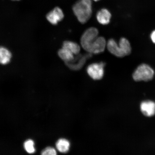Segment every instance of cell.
Here are the masks:
<instances>
[{"instance_id":"15","label":"cell","mask_w":155,"mask_h":155,"mask_svg":"<svg viewBox=\"0 0 155 155\" xmlns=\"http://www.w3.org/2000/svg\"><path fill=\"white\" fill-rule=\"evenodd\" d=\"M35 143L31 139H28L25 141L24 143V148L27 152L29 154H33L35 152Z\"/></svg>"},{"instance_id":"12","label":"cell","mask_w":155,"mask_h":155,"mask_svg":"<svg viewBox=\"0 0 155 155\" xmlns=\"http://www.w3.org/2000/svg\"><path fill=\"white\" fill-rule=\"evenodd\" d=\"M62 48L69 50L74 55H77L80 51V46L76 42L70 41H65L63 42Z\"/></svg>"},{"instance_id":"3","label":"cell","mask_w":155,"mask_h":155,"mask_svg":"<svg viewBox=\"0 0 155 155\" xmlns=\"http://www.w3.org/2000/svg\"><path fill=\"white\" fill-rule=\"evenodd\" d=\"M154 71L150 66L142 64L135 70L133 75V78L136 81H148L153 79Z\"/></svg>"},{"instance_id":"2","label":"cell","mask_w":155,"mask_h":155,"mask_svg":"<svg viewBox=\"0 0 155 155\" xmlns=\"http://www.w3.org/2000/svg\"><path fill=\"white\" fill-rule=\"evenodd\" d=\"M107 47L110 53L116 57H123L129 55L131 47L129 41L125 38H121L118 45L113 39H110L107 43Z\"/></svg>"},{"instance_id":"19","label":"cell","mask_w":155,"mask_h":155,"mask_svg":"<svg viewBox=\"0 0 155 155\" xmlns=\"http://www.w3.org/2000/svg\"><path fill=\"white\" fill-rule=\"evenodd\" d=\"M12 1H20V0H12Z\"/></svg>"},{"instance_id":"10","label":"cell","mask_w":155,"mask_h":155,"mask_svg":"<svg viewBox=\"0 0 155 155\" xmlns=\"http://www.w3.org/2000/svg\"><path fill=\"white\" fill-rule=\"evenodd\" d=\"M12 58V54L10 50L5 46H0V65H8Z\"/></svg>"},{"instance_id":"7","label":"cell","mask_w":155,"mask_h":155,"mask_svg":"<svg viewBox=\"0 0 155 155\" xmlns=\"http://www.w3.org/2000/svg\"><path fill=\"white\" fill-rule=\"evenodd\" d=\"M64 17L63 11L61 8L56 7L48 12L46 15V18L50 24L54 25L62 20Z\"/></svg>"},{"instance_id":"18","label":"cell","mask_w":155,"mask_h":155,"mask_svg":"<svg viewBox=\"0 0 155 155\" xmlns=\"http://www.w3.org/2000/svg\"><path fill=\"white\" fill-rule=\"evenodd\" d=\"M91 1H92L97 2H98V1H101V0H91Z\"/></svg>"},{"instance_id":"8","label":"cell","mask_w":155,"mask_h":155,"mask_svg":"<svg viewBox=\"0 0 155 155\" xmlns=\"http://www.w3.org/2000/svg\"><path fill=\"white\" fill-rule=\"evenodd\" d=\"M106 45L105 38L102 37H98L91 46L90 53L96 54L102 53L104 51Z\"/></svg>"},{"instance_id":"14","label":"cell","mask_w":155,"mask_h":155,"mask_svg":"<svg viewBox=\"0 0 155 155\" xmlns=\"http://www.w3.org/2000/svg\"><path fill=\"white\" fill-rule=\"evenodd\" d=\"M70 144L66 139H61L58 140L56 143V147L58 151L62 153H67L68 152Z\"/></svg>"},{"instance_id":"4","label":"cell","mask_w":155,"mask_h":155,"mask_svg":"<svg viewBox=\"0 0 155 155\" xmlns=\"http://www.w3.org/2000/svg\"><path fill=\"white\" fill-rule=\"evenodd\" d=\"M98 31L97 29L92 27L87 29L81 37V42L83 49L90 53L91 46L98 37Z\"/></svg>"},{"instance_id":"16","label":"cell","mask_w":155,"mask_h":155,"mask_svg":"<svg viewBox=\"0 0 155 155\" xmlns=\"http://www.w3.org/2000/svg\"><path fill=\"white\" fill-rule=\"evenodd\" d=\"M56 150L52 147H48L44 149L41 152L42 155H57Z\"/></svg>"},{"instance_id":"5","label":"cell","mask_w":155,"mask_h":155,"mask_svg":"<svg viewBox=\"0 0 155 155\" xmlns=\"http://www.w3.org/2000/svg\"><path fill=\"white\" fill-rule=\"evenodd\" d=\"M105 65L102 62L91 64L87 68V73L94 80H100L104 76Z\"/></svg>"},{"instance_id":"11","label":"cell","mask_w":155,"mask_h":155,"mask_svg":"<svg viewBox=\"0 0 155 155\" xmlns=\"http://www.w3.org/2000/svg\"><path fill=\"white\" fill-rule=\"evenodd\" d=\"M111 14L107 9L103 8L99 10L96 14V18L98 22L102 25H107L110 22Z\"/></svg>"},{"instance_id":"17","label":"cell","mask_w":155,"mask_h":155,"mask_svg":"<svg viewBox=\"0 0 155 155\" xmlns=\"http://www.w3.org/2000/svg\"><path fill=\"white\" fill-rule=\"evenodd\" d=\"M150 38L153 42L155 44V30L153 31L151 34Z\"/></svg>"},{"instance_id":"13","label":"cell","mask_w":155,"mask_h":155,"mask_svg":"<svg viewBox=\"0 0 155 155\" xmlns=\"http://www.w3.org/2000/svg\"><path fill=\"white\" fill-rule=\"evenodd\" d=\"M58 55L61 59L65 63L70 62L74 59V54L69 50L63 48L60 49L58 51Z\"/></svg>"},{"instance_id":"9","label":"cell","mask_w":155,"mask_h":155,"mask_svg":"<svg viewBox=\"0 0 155 155\" xmlns=\"http://www.w3.org/2000/svg\"><path fill=\"white\" fill-rule=\"evenodd\" d=\"M140 110L144 115L152 117L155 114V103L151 101H143L140 104Z\"/></svg>"},{"instance_id":"6","label":"cell","mask_w":155,"mask_h":155,"mask_svg":"<svg viewBox=\"0 0 155 155\" xmlns=\"http://www.w3.org/2000/svg\"><path fill=\"white\" fill-rule=\"evenodd\" d=\"M92 54L90 53L81 55L78 54L73 61L65 63L66 65L70 69L74 71H77L82 68L86 63L87 60L92 57Z\"/></svg>"},{"instance_id":"1","label":"cell","mask_w":155,"mask_h":155,"mask_svg":"<svg viewBox=\"0 0 155 155\" xmlns=\"http://www.w3.org/2000/svg\"><path fill=\"white\" fill-rule=\"evenodd\" d=\"M74 13L81 24L86 23L92 14V1L91 0H78L73 6Z\"/></svg>"}]
</instances>
